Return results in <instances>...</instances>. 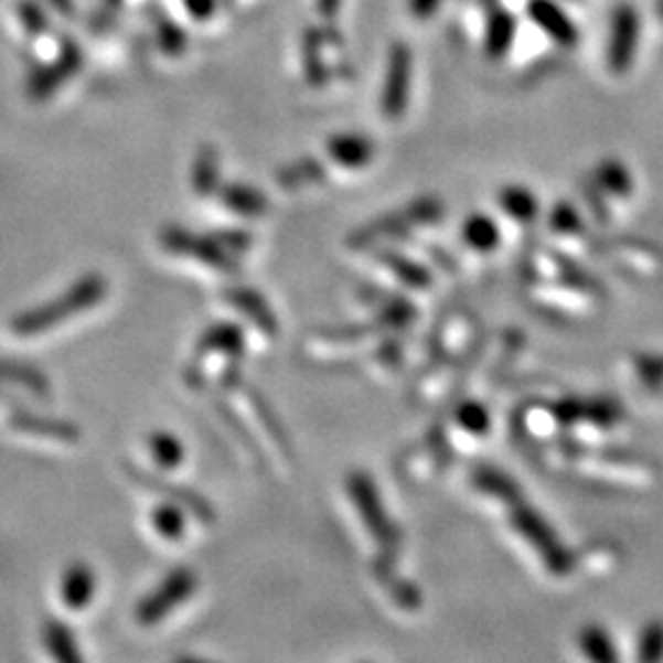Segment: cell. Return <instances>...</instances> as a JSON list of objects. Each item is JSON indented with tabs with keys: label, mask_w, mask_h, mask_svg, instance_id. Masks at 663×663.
<instances>
[{
	"label": "cell",
	"mask_w": 663,
	"mask_h": 663,
	"mask_svg": "<svg viewBox=\"0 0 663 663\" xmlns=\"http://www.w3.org/2000/svg\"><path fill=\"white\" fill-rule=\"evenodd\" d=\"M47 3H50L54 10H57L60 15H64V18H72V15H74V10H77V8H74V0H47Z\"/></svg>",
	"instance_id": "cell-50"
},
{
	"label": "cell",
	"mask_w": 663,
	"mask_h": 663,
	"mask_svg": "<svg viewBox=\"0 0 663 663\" xmlns=\"http://www.w3.org/2000/svg\"><path fill=\"white\" fill-rule=\"evenodd\" d=\"M372 575L376 578V582L382 585L384 590L388 592L391 600H394L400 607V610H408V612L420 610L423 595H420V590L416 585H413L410 580H406L404 575H398L396 553H388V550L378 553V556L372 563Z\"/></svg>",
	"instance_id": "cell-14"
},
{
	"label": "cell",
	"mask_w": 663,
	"mask_h": 663,
	"mask_svg": "<svg viewBox=\"0 0 663 663\" xmlns=\"http://www.w3.org/2000/svg\"><path fill=\"white\" fill-rule=\"evenodd\" d=\"M42 644L50 651V656L62 663H82L77 637H74L72 629L62 619H45V624H42Z\"/></svg>",
	"instance_id": "cell-24"
},
{
	"label": "cell",
	"mask_w": 663,
	"mask_h": 663,
	"mask_svg": "<svg viewBox=\"0 0 663 663\" xmlns=\"http://www.w3.org/2000/svg\"><path fill=\"white\" fill-rule=\"evenodd\" d=\"M442 0H408V10L416 20H430L438 13Z\"/></svg>",
	"instance_id": "cell-47"
},
{
	"label": "cell",
	"mask_w": 663,
	"mask_h": 663,
	"mask_svg": "<svg viewBox=\"0 0 663 663\" xmlns=\"http://www.w3.org/2000/svg\"><path fill=\"white\" fill-rule=\"evenodd\" d=\"M637 659L644 663L663 659V619H654L641 629L637 639Z\"/></svg>",
	"instance_id": "cell-39"
},
{
	"label": "cell",
	"mask_w": 663,
	"mask_h": 663,
	"mask_svg": "<svg viewBox=\"0 0 663 663\" xmlns=\"http://www.w3.org/2000/svg\"><path fill=\"white\" fill-rule=\"evenodd\" d=\"M442 216V202L438 197H420L410 202L406 210L398 214H386L378 220L364 224L362 229L346 236V244L352 248H366L376 242H382L386 236H398L404 234L410 226H428L435 224Z\"/></svg>",
	"instance_id": "cell-3"
},
{
	"label": "cell",
	"mask_w": 663,
	"mask_h": 663,
	"mask_svg": "<svg viewBox=\"0 0 663 663\" xmlns=\"http://www.w3.org/2000/svg\"><path fill=\"white\" fill-rule=\"evenodd\" d=\"M654 13H656V18L663 23V0H656V3H654Z\"/></svg>",
	"instance_id": "cell-51"
},
{
	"label": "cell",
	"mask_w": 663,
	"mask_h": 663,
	"mask_svg": "<svg viewBox=\"0 0 663 663\" xmlns=\"http://www.w3.org/2000/svg\"><path fill=\"white\" fill-rule=\"evenodd\" d=\"M222 298L226 306H232L234 310H238L244 314V318L256 324V328L264 332L266 336H278V318L274 308L268 306V300L260 296L256 288H246V286H229L222 290Z\"/></svg>",
	"instance_id": "cell-16"
},
{
	"label": "cell",
	"mask_w": 663,
	"mask_h": 663,
	"mask_svg": "<svg viewBox=\"0 0 663 663\" xmlns=\"http://www.w3.org/2000/svg\"><path fill=\"white\" fill-rule=\"evenodd\" d=\"M526 15L531 23L543 32V35H548L553 42H558L560 47L578 45L580 30L558 0H528Z\"/></svg>",
	"instance_id": "cell-13"
},
{
	"label": "cell",
	"mask_w": 663,
	"mask_h": 663,
	"mask_svg": "<svg viewBox=\"0 0 663 663\" xmlns=\"http://www.w3.org/2000/svg\"><path fill=\"white\" fill-rule=\"evenodd\" d=\"M18 20L30 38L45 35L50 28L45 8H42L38 0H18Z\"/></svg>",
	"instance_id": "cell-40"
},
{
	"label": "cell",
	"mask_w": 663,
	"mask_h": 663,
	"mask_svg": "<svg viewBox=\"0 0 663 663\" xmlns=\"http://www.w3.org/2000/svg\"><path fill=\"white\" fill-rule=\"evenodd\" d=\"M553 413H556V418L560 423H565V426L587 420V423H595V426L610 428L619 418H622V410H619V406L607 398H592V400L590 398L587 400L568 398L553 408Z\"/></svg>",
	"instance_id": "cell-18"
},
{
	"label": "cell",
	"mask_w": 663,
	"mask_h": 663,
	"mask_svg": "<svg viewBox=\"0 0 663 663\" xmlns=\"http://www.w3.org/2000/svg\"><path fill=\"white\" fill-rule=\"evenodd\" d=\"M214 236H216V242H220L224 248H229V252L236 256L248 252V248L254 246V236L242 229H216Z\"/></svg>",
	"instance_id": "cell-44"
},
{
	"label": "cell",
	"mask_w": 663,
	"mask_h": 663,
	"mask_svg": "<svg viewBox=\"0 0 663 663\" xmlns=\"http://www.w3.org/2000/svg\"><path fill=\"white\" fill-rule=\"evenodd\" d=\"M595 184L600 190H605V194H612V197H619V200H627L629 194H632V175H629L627 165H622V162L610 158V160H602L600 165H597L595 170Z\"/></svg>",
	"instance_id": "cell-30"
},
{
	"label": "cell",
	"mask_w": 663,
	"mask_h": 663,
	"mask_svg": "<svg viewBox=\"0 0 663 663\" xmlns=\"http://www.w3.org/2000/svg\"><path fill=\"white\" fill-rule=\"evenodd\" d=\"M276 180L280 188L298 190V188H308V184H322L328 180V170H324V165L318 158H300L296 162H290V165H282L276 172Z\"/></svg>",
	"instance_id": "cell-27"
},
{
	"label": "cell",
	"mask_w": 663,
	"mask_h": 663,
	"mask_svg": "<svg viewBox=\"0 0 663 663\" xmlns=\"http://www.w3.org/2000/svg\"><path fill=\"white\" fill-rule=\"evenodd\" d=\"M214 354H222L229 362H242L246 354V334L234 322H216L212 328H206L200 336L197 346H194V356L190 366L184 368V382L192 388L204 386V362Z\"/></svg>",
	"instance_id": "cell-6"
},
{
	"label": "cell",
	"mask_w": 663,
	"mask_h": 663,
	"mask_svg": "<svg viewBox=\"0 0 663 663\" xmlns=\"http://www.w3.org/2000/svg\"><path fill=\"white\" fill-rule=\"evenodd\" d=\"M184 514H188V511L182 506L165 502L150 511V524H153V528L165 541H180L184 536V528H188V518H184Z\"/></svg>",
	"instance_id": "cell-33"
},
{
	"label": "cell",
	"mask_w": 663,
	"mask_h": 663,
	"mask_svg": "<svg viewBox=\"0 0 663 663\" xmlns=\"http://www.w3.org/2000/svg\"><path fill=\"white\" fill-rule=\"evenodd\" d=\"M108 296V280L101 274H86L62 292L60 298L42 302V306L20 312L10 322V332L18 336L45 334L57 324L67 322L77 314L92 310Z\"/></svg>",
	"instance_id": "cell-1"
},
{
	"label": "cell",
	"mask_w": 663,
	"mask_h": 663,
	"mask_svg": "<svg viewBox=\"0 0 663 663\" xmlns=\"http://www.w3.org/2000/svg\"><path fill=\"white\" fill-rule=\"evenodd\" d=\"M156 35L160 50L165 52L168 57H180V54L188 50V35H184V30L168 15H156Z\"/></svg>",
	"instance_id": "cell-36"
},
{
	"label": "cell",
	"mask_w": 663,
	"mask_h": 663,
	"mask_svg": "<svg viewBox=\"0 0 663 663\" xmlns=\"http://www.w3.org/2000/svg\"><path fill=\"white\" fill-rule=\"evenodd\" d=\"M342 0H318V10L324 20H334L336 10H340Z\"/></svg>",
	"instance_id": "cell-49"
},
{
	"label": "cell",
	"mask_w": 663,
	"mask_h": 663,
	"mask_svg": "<svg viewBox=\"0 0 663 663\" xmlns=\"http://www.w3.org/2000/svg\"><path fill=\"white\" fill-rule=\"evenodd\" d=\"M0 382L23 386L25 391H30L32 396L42 398V400H47L52 396L50 378L42 374L38 366H32L28 362H20V359L0 356Z\"/></svg>",
	"instance_id": "cell-22"
},
{
	"label": "cell",
	"mask_w": 663,
	"mask_h": 663,
	"mask_svg": "<svg viewBox=\"0 0 663 663\" xmlns=\"http://www.w3.org/2000/svg\"><path fill=\"white\" fill-rule=\"evenodd\" d=\"M455 423L470 435H486L489 428H492L489 410L480 404V400H464V404L455 410Z\"/></svg>",
	"instance_id": "cell-38"
},
{
	"label": "cell",
	"mask_w": 663,
	"mask_h": 663,
	"mask_svg": "<svg viewBox=\"0 0 663 663\" xmlns=\"http://www.w3.org/2000/svg\"><path fill=\"white\" fill-rule=\"evenodd\" d=\"M550 226L558 234H575L580 229V216H578V212H575V206L570 202H558L556 206H553Z\"/></svg>",
	"instance_id": "cell-41"
},
{
	"label": "cell",
	"mask_w": 663,
	"mask_h": 663,
	"mask_svg": "<svg viewBox=\"0 0 663 663\" xmlns=\"http://www.w3.org/2000/svg\"><path fill=\"white\" fill-rule=\"evenodd\" d=\"M82 62H84V54L77 42L62 40L57 60L30 74L28 86H25L28 99H32V101L50 99V96L57 92L64 82L72 79L74 74L82 69Z\"/></svg>",
	"instance_id": "cell-11"
},
{
	"label": "cell",
	"mask_w": 663,
	"mask_h": 663,
	"mask_svg": "<svg viewBox=\"0 0 663 663\" xmlns=\"http://www.w3.org/2000/svg\"><path fill=\"white\" fill-rule=\"evenodd\" d=\"M639 32H641V20L639 10L622 0L612 10V23H610V42H607V67L614 77H624L632 69L639 50Z\"/></svg>",
	"instance_id": "cell-9"
},
{
	"label": "cell",
	"mask_w": 663,
	"mask_h": 663,
	"mask_svg": "<svg viewBox=\"0 0 663 663\" xmlns=\"http://www.w3.org/2000/svg\"><path fill=\"white\" fill-rule=\"evenodd\" d=\"M637 374L641 382H644L646 386H661L663 384V356L661 354H644V356H637Z\"/></svg>",
	"instance_id": "cell-42"
},
{
	"label": "cell",
	"mask_w": 663,
	"mask_h": 663,
	"mask_svg": "<svg viewBox=\"0 0 663 663\" xmlns=\"http://www.w3.org/2000/svg\"><path fill=\"white\" fill-rule=\"evenodd\" d=\"M580 649L582 654L597 663H614L619 659L610 634L602 627H585L580 632Z\"/></svg>",
	"instance_id": "cell-35"
},
{
	"label": "cell",
	"mask_w": 663,
	"mask_h": 663,
	"mask_svg": "<svg viewBox=\"0 0 663 663\" xmlns=\"http://www.w3.org/2000/svg\"><path fill=\"white\" fill-rule=\"evenodd\" d=\"M182 3L184 10H188L194 20H200V23L210 20L216 10V0H182Z\"/></svg>",
	"instance_id": "cell-46"
},
{
	"label": "cell",
	"mask_w": 663,
	"mask_h": 663,
	"mask_svg": "<svg viewBox=\"0 0 663 663\" xmlns=\"http://www.w3.org/2000/svg\"><path fill=\"white\" fill-rule=\"evenodd\" d=\"M148 450H150V458H153L156 464L162 467V470H175V467H180L184 460L182 440L178 438V435L165 432V430H158L150 435Z\"/></svg>",
	"instance_id": "cell-31"
},
{
	"label": "cell",
	"mask_w": 663,
	"mask_h": 663,
	"mask_svg": "<svg viewBox=\"0 0 663 663\" xmlns=\"http://www.w3.org/2000/svg\"><path fill=\"white\" fill-rule=\"evenodd\" d=\"M472 484H474V489H480L482 494L506 499L509 504L521 502L516 482H511L506 474L492 470V467H480V470L472 474Z\"/></svg>",
	"instance_id": "cell-32"
},
{
	"label": "cell",
	"mask_w": 663,
	"mask_h": 663,
	"mask_svg": "<svg viewBox=\"0 0 663 663\" xmlns=\"http://www.w3.org/2000/svg\"><path fill=\"white\" fill-rule=\"evenodd\" d=\"M462 242L477 254H489L502 242V229H499V224L492 216L472 214L462 224Z\"/></svg>",
	"instance_id": "cell-26"
},
{
	"label": "cell",
	"mask_w": 663,
	"mask_h": 663,
	"mask_svg": "<svg viewBox=\"0 0 663 663\" xmlns=\"http://www.w3.org/2000/svg\"><path fill=\"white\" fill-rule=\"evenodd\" d=\"M158 238L165 252L200 260V264L220 270V274L236 276L238 268H242L238 266L236 254H232L229 248H224L220 242H216L214 234L210 236L194 234L190 229H182V226L172 224V226H162Z\"/></svg>",
	"instance_id": "cell-4"
},
{
	"label": "cell",
	"mask_w": 663,
	"mask_h": 663,
	"mask_svg": "<svg viewBox=\"0 0 663 663\" xmlns=\"http://www.w3.org/2000/svg\"><path fill=\"white\" fill-rule=\"evenodd\" d=\"M359 298L378 310L376 322L382 330H406L418 318V310L410 300L391 296V292L376 286H359Z\"/></svg>",
	"instance_id": "cell-15"
},
{
	"label": "cell",
	"mask_w": 663,
	"mask_h": 663,
	"mask_svg": "<svg viewBox=\"0 0 663 663\" xmlns=\"http://www.w3.org/2000/svg\"><path fill=\"white\" fill-rule=\"evenodd\" d=\"M484 3V54L486 60L502 62L509 57L518 35V20L499 0H482Z\"/></svg>",
	"instance_id": "cell-12"
},
{
	"label": "cell",
	"mask_w": 663,
	"mask_h": 663,
	"mask_svg": "<svg viewBox=\"0 0 663 663\" xmlns=\"http://www.w3.org/2000/svg\"><path fill=\"white\" fill-rule=\"evenodd\" d=\"M378 328V322L372 324H344V328H330V330H318L314 332V340L324 342V344H334V346H344L352 342H362L368 334H374Z\"/></svg>",
	"instance_id": "cell-37"
},
{
	"label": "cell",
	"mask_w": 663,
	"mask_h": 663,
	"mask_svg": "<svg viewBox=\"0 0 663 663\" xmlns=\"http://www.w3.org/2000/svg\"><path fill=\"white\" fill-rule=\"evenodd\" d=\"M0 400H8V396H6V391H0Z\"/></svg>",
	"instance_id": "cell-52"
},
{
	"label": "cell",
	"mask_w": 663,
	"mask_h": 663,
	"mask_svg": "<svg viewBox=\"0 0 663 663\" xmlns=\"http://www.w3.org/2000/svg\"><path fill=\"white\" fill-rule=\"evenodd\" d=\"M376 359L386 366H398L400 359H404V344H400L398 336H386V340L378 344Z\"/></svg>",
	"instance_id": "cell-45"
},
{
	"label": "cell",
	"mask_w": 663,
	"mask_h": 663,
	"mask_svg": "<svg viewBox=\"0 0 663 663\" xmlns=\"http://www.w3.org/2000/svg\"><path fill=\"white\" fill-rule=\"evenodd\" d=\"M121 3L124 0H101V10H99V18H96V23H92V25H96V28H106V25H111V20L116 18V13H118V8H121Z\"/></svg>",
	"instance_id": "cell-48"
},
{
	"label": "cell",
	"mask_w": 663,
	"mask_h": 663,
	"mask_svg": "<svg viewBox=\"0 0 663 663\" xmlns=\"http://www.w3.org/2000/svg\"><path fill=\"white\" fill-rule=\"evenodd\" d=\"M511 524H514L518 534L531 543V548L538 553L541 560L546 563V568L553 575H568L573 570V553L563 546L556 531L548 526V521H543L528 504H514Z\"/></svg>",
	"instance_id": "cell-5"
},
{
	"label": "cell",
	"mask_w": 663,
	"mask_h": 663,
	"mask_svg": "<svg viewBox=\"0 0 663 663\" xmlns=\"http://www.w3.org/2000/svg\"><path fill=\"white\" fill-rule=\"evenodd\" d=\"M499 206H502L504 214H509L511 220L521 224H531L538 216L536 194L528 188H521V184H509V188L499 192Z\"/></svg>",
	"instance_id": "cell-28"
},
{
	"label": "cell",
	"mask_w": 663,
	"mask_h": 663,
	"mask_svg": "<svg viewBox=\"0 0 663 663\" xmlns=\"http://www.w3.org/2000/svg\"><path fill=\"white\" fill-rule=\"evenodd\" d=\"M413 86V50L406 42H394L386 60V77L382 89V114L386 121H400L410 104Z\"/></svg>",
	"instance_id": "cell-8"
},
{
	"label": "cell",
	"mask_w": 663,
	"mask_h": 663,
	"mask_svg": "<svg viewBox=\"0 0 663 663\" xmlns=\"http://www.w3.org/2000/svg\"><path fill=\"white\" fill-rule=\"evenodd\" d=\"M374 258L382 266H386L391 274H394L400 282H404V286L416 288V290L430 288V282H432L430 270L426 266H420L418 260L408 258L406 254L391 252V248H378V252L374 254Z\"/></svg>",
	"instance_id": "cell-23"
},
{
	"label": "cell",
	"mask_w": 663,
	"mask_h": 663,
	"mask_svg": "<svg viewBox=\"0 0 663 663\" xmlns=\"http://www.w3.org/2000/svg\"><path fill=\"white\" fill-rule=\"evenodd\" d=\"M10 426H13V430L18 432L35 435V438H47V440L77 442L82 438L77 423L42 416V413H32L25 408H15L10 413Z\"/></svg>",
	"instance_id": "cell-17"
},
{
	"label": "cell",
	"mask_w": 663,
	"mask_h": 663,
	"mask_svg": "<svg viewBox=\"0 0 663 663\" xmlns=\"http://www.w3.org/2000/svg\"><path fill=\"white\" fill-rule=\"evenodd\" d=\"M192 188L200 197H210L222 188V162H220V150L214 146H202L197 150L192 165Z\"/></svg>",
	"instance_id": "cell-25"
},
{
	"label": "cell",
	"mask_w": 663,
	"mask_h": 663,
	"mask_svg": "<svg viewBox=\"0 0 663 663\" xmlns=\"http://www.w3.org/2000/svg\"><path fill=\"white\" fill-rule=\"evenodd\" d=\"M346 492H350L359 516H362L366 531L378 543V548L388 553H398L400 543H404V534H400L398 524L386 511L374 477L366 472H352L346 477Z\"/></svg>",
	"instance_id": "cell-2"
},
{
	"label": "cell",
	"mask_w": 663,
	"mask_h": 663,
	"mask_svg": "<svg viewBox=\"0 0 663 663\" xmlns=\"http://www.w3.org/2000/svg\"><path fill=\"white\" fill-rule=\"evenodd\" d=\"M197 573L192 568H175L170 570L165 578L160 580V585L156 590H150L143 600H140L138 610H136V619L143 627H153L158 624L160 619H165L172 610H178V607L197 592Z\"/></svg>",
	"instance_id": "cell-7"
},
{
	"label": "cell",
	"mask_w": 663,
	"mask_h": 663,
	"mask_svg": "<svg viewBox=\"0 0 663 663\" xmlns=\"http://www.w3.org/2000/svg\"><path fill=\"white\" fill-rule=\"evenodd\" d=\"M376 146L372 138L359 133H342L328 140V156L346 170H359L374 160Z\"/></svg>",
	"instance_id": "cell-21"
},
{
	"label": "cell",
	"mask_w": 663,
	"mask_h": 663,
	"mask_svg": "<svg viewBox=\"0 0 663 663\" xmlns=\"http://www.w3.org/2000/svg\"><path fill=\"white\" fill-rule=\"evenodd\" d=\"M62 602L72 612H82L89 607L92 597L96 595V573L86 563H74L62 575L60 587Z\"/></svg>",
	"instance_id": "cell-20"
},
{
	"label": "cell",
	"mask_w": 663,
	"mask_h": 663,
	"mask_svg": "<svg viewBox=\"0 0 663 663\" xmlns=\"http://www.w3.org/2000/svg\"><path fill=\"white\" fill-rule=\"evenodd\" d=\"M302 72L312 86H322L330 82V69L322 60V32L310 28L302 38Z\"/></svg>",
	"instance_id": "cell-29"
},
{
	"label": "cell",
	"mask_w": 663,
	"mask_h": 663,
	"mask_svg": "<svg viewBox=\"0 0 663 663\" xmlns=\"http://www.w3.org/2000/svg\"><path fill=\"white\" fill-rule=\"evenodd\" d=\"M246 400L248 404H252V408H254V413H256V418L260 420V426L266 428V432L270 435V438L276 440V445H278V450H282L286 455H290V438H288V432L282 430V423L278 420V416L274 410H270V406L266 404V398L258 394V391H246Z\"/></svg>",
	"instance_id": "cell-34"
},
{
	"label": "cell",
	"mask_w": 663,
	"mask_h": 663,
	"mask_svg": "<svg viewBox=\"0 0 663 663\" xmlns=\"http://www.w3.org/2000/svg\"><path fill=\"white\" fill-rule=\"evenodd\" d=\"M216 197L226 206V210L246 216V220H260L270 210V202L258 188H252L246 182H226L216 190Z\"/></svg>",
	"instance_id": "cell-19"
},
{
	"label": "cell",
	"mask_w": 663,
	"mask_h": 663,
	"mask_svg": "<svg viewBox=\"0 0 663 663\" xmlns=\"http://www.w3.org/2000/svg\"><path fill=\"white\" fill-rule=\"evenodd\" d=\"M124 467H126V474L130 477V480L138 482V486H143L146 492H153V494L165 499V502L182 506L184 511H190L194 518H200L202 524H214V521H216V511H214L210 499H206L200 492H194L192 486L170 482V480H165V477L143 470L140 464L126 462Z\"/></svg>",
	"instance_id": "cell-10"
},
{
	"label": "cell",
	"mask_w": 663,
	"mask_h": 663,
	"mask_svg": "<svg viewBox=\"0 0 663 663\" xmlns=\"http://www.w3.org/2000/svg\"><path fill=\"white\" fill-rule=\"evenodd\" d=\"M216 408H220V416L224 418V423H226V426H229V428H234V432H236V438H238V440H242V442L246 445V448H248V450H252V452L256 455V458H258V460H264V458H260V452H258V442H256V438H254V435L246 430V426H244V420H242V418H238V416H236V413H234V410H232L229 406H226V404H222V400H216Z\"/></svg>",
	"instance_id": "cell-43"
}]
</instances>
